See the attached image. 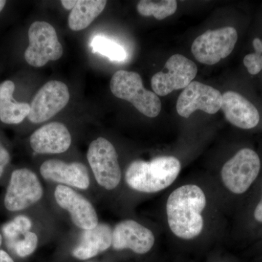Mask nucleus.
<instances>
[{
  "instance_id": "nucleus-24",
  "label": "nucleus",
  "mask_w": 262,
  "mask_h": 262,
  "mask_svg": "<svg viewBox=\"0 0 262 262\" xmlns=\"http://www.w3.org/2000/svg\"><path fill=\"white\" fill-rule=\"evenodd\" d=\"M13 222L20 234L24 235L32 229V221L26 215H19L15 217Z\"/></svg>"
},
{
  "instance_id": "nucleus-22",
  "label": "nucleus",
  "mask_w": 262,
  "mask_h": 262,
  "mask_svg": "<svg viewBox=\"0 0 262 262\" xmlns=\"http://www.w3.org/2000/svg\"><path fill=\"white\" fill-rule=\"evenodd\" d=\"M255 53L246 55L244 59L245 67L251 75H257L262 70V40L255 38L253 41Z\"/></svg>"
},
{
  "instance_id": "nucleus-21",
  "label": "nucleus",
  "mask_w": 262,
  "mask_h": 262,
  "mask_svg": "<svg viewBox=\"0 0 262 262\" xmlns=\"http://www.w3.org/2000/svg\"><path fill=\"white\" fill-rule=\"evenodd\" d=\"M91 47L94 53L107 57L113 61H122L127 58L126 51L122 46L103 36L95 37L91 42Z\"/></svg>"
},
{
  "instance_id": "nucleus-12",
  "label": "nucleus",
  "mask_w": 262,
  "mask_h": 262,
  "mask_svg": "<svg viewBox=\"0 0 262 262\" xmlns=\"http://www.w3.org/2000/svg\"><path fill=\"white\" fill-rule=\"evenodd\" d=\"M222 101V95L220 91L198 81H192L179 96L177 113L184 118H189L196 110L213 115L220 111Z\"/></svg>"
},
{
  "instance_id": "nucleus-16",
  "label": "nucleus",
  "mask_w": 262,
  "mask_h": 262,
  "mask_svg": "<svg viewBox=\"0 0 262 262\" xmlns=\"http://www.w3.org/2000/svg\"><path fill=\"white\" fill-rule=\"evenodd\" d=\"M221 108L227 121L239 128L252 129L257 126L260 121L259 113L256 106L234 91H227L222 95Z\"/></svg>"
},
{
  "instance_id": "nucleus-2",
  "label": "nucleus",
  "mask_w": 262,
  "mask_h": 262,
  "mask_svg": "<svg viewBox=\"0 0 262 262\" xmlns=\"http://www.w3.org/2000/svg\"><path fill=\"white\" fill-rule=\"evenodd\" d=\"M182 163L175 156L162 155L150 161L136 160L125 170L127 187L142 194H157L171 187L182 171Z\"/></svg>"
},
{
  "instance_id": "nucleus-18",
  "label": "nucleus",
  "mask_w": 262,
  "mask_h": 262,
  "mask_svg": "<svg viewBox=\"0 0 262 262\" xmlns=\"http://www.w3.org/2000/svg\"><path fill=\"white\" fill-rule=\"evenodd\" d=\"M15 84L5 80L0 83V121L8 125H17L28 117L30 105L18 102L13 98Z\"/></svg>"
},
{
  "instance_id": "nucleus-29",
  "label": "nucleus",
  "mask_w": 262,
  "mask_h": 262,
  "mask_svg": "<svg viewBox=\"0 0 262 262\" xmlns=\"http://www.w3.org/2000/svg\"><path fill=\"white\" fill-rule=\"evenodd\" d=\"M0 262H14V260L4 250L0 249Z\"/></svg>"
},
{
  "instance_id": "nucleus-1",
  "label": "nucleus",
  "mask_w": 262,
  "mask_h": 262,
  "mask_svg": "<svg viewBox=\"0 0 262 262\" xmlns=\"http://www.w3.org/2000/svg\"><path fill=\"white\" fill-rule=\"evenodd\" d=\"M211 190L201 182L191 181L168 193L164 204V220L173 238L192 243L209 233L218 202V195Z\"/></svg>"
},
{
  "instance_id": "nucleus-7",
  "label": "nucleus",
  "mask_w": 262,
  "mask_h": 262,
  "mask_svg": "<svg viewBox=\"0 0 262 262\" xmlns=\"http://www.w3.org/2000/svg\"><path fill=\"white\" fill-rule=\"evenodd\" d=\"M44 190L37 174L28 168H19L11 174L4 198L10 212L24 211L42 199Z\"/></svg>"
},
{
  "instance_id": "nucleus-6",
  "label": "nucleus",
  "mask_w": 262,
  "mask_h": 262,
  "mask_svg": "<svg viewBox=\"0 0 262 262\" xmlns=\"http://www.w3.org/2000/svg\"><path fill=\"white\" fill-rule=\"evenodd\" d=\"M29 46L24 53L26 61L34 67H42L59 59L63 53L56 29L46 21H35L29 29Z\"/></svg>"
},
{
  "instance_id": "nucleus-26",
  "label": "nucleus",
  "mask_w": 262,
  "mask_h": 262,
  "mask_svg": "<svg viewBox=\"0 0 262 262\" xmlns=\"http://www.w3.org/2000/svg\"><path fill=\"white\" fill-rule=\"evenodd\" d=\"M252 217L253 222L256 225H262V184L261 187V194L259 199L253 208Z\"/></svg>"
},
{
  "instance_id": "nucleus-10",
  "label": "nucleus",
  "mask_w": 262,
  "mask_h": 262,
  "mask_svg": "<svg viewBox=\"0 0 262 262\" xmlns=\"http://www.w3.org/2000/svg\"><path fill=\"white\" fill-rule=\"evenodd\" d=\"M70 98L67 84L61 81H49L33 98L27 117L29 121L37 124L47 121L67 106Z\"/></svg>"
},
{
  "instance_id": "nucleus-25",
  "label": "nucleus",
  "mask_w": 262,
  "mask_h": 262,
  "mask_svg": "<svg viewBox=\"0 0 262 262\" xmlns=\"http://www.w3.org/2000/svg\"><path fill=\"white\" fill-rule=\"evenodd\" d=\"M10 161L9 151L0 142V177L4 173L5 169Z\"/></svg>"
},
{
  "instance_id": "nucleus-30",
  "label": "nucleus",
  "mask_w": 262,
  "mask_h": 262,
  "mask_svg": "<svg viewBox=\"0 0 262 262\" xmlns=\"http://www.w3.org/2000/svg\"><path fill=\"white\" fill-rule=\"evenodd\" d=\"M5 5H6V1H4V0H0V13L3 11V10L4 9Z\"/></svg>"
},
{
  "instance_id": "nucleus-5",
  "label": "nucleus",
  "mask_w": 262,
  "mask_h": 262,
  "mask_svg": "<svg viewBox=\"0 0 262 262\" xmlns=\"http://www.w3.org/2000/svg\"><path fill=\"white\" fill-rule=\"evenodd\" d=\"M87 159L95 180L106 190L117 189L121 183L122 173L118 155L113 144L103 137H98L90 144Z\"/></svg>"
},
{
  "instance_id": "nucleus-28",
  "label": "nucleus",
  "mask_w": 262,
  "mask_h": 262,
  "mask_svg": "<svg viewBox=\"0 0 262 262\" xmlns=\"http://www.w3.org/2000/svg\"><path fill=\"white\" fill-rule=\"evenodd\" d=\"M61 3L66 10H72L75 8L77 0H62Z\"/></svg>"
},
{
  "instance_id": "nucleus-31",
  "label": "nucleus",
  "mask_w": 262,
  "mask_h": 262,
  "mask_svg": "<svg viewBox=\"0 0 262 262\" xmlns=\"http://www.w3.org/2000/svg\"><path fill=\"white\" fill-rule=\"evenodd\" d=\"M2 244H3V235L0 234V247H1Z\"/></svg>"
},
{
  "instance_id": "nucleus-27",
  "label": "nucleus",
  "mask_w": 262,
  "mask_h": 262,
  "mask_svg": "<svg viewBox=\"0 0 262 262\" xmlns=\"http://www.w3.org/2000/svg\"><path fill=\"white\" fill-rule=\"evenodd\" d=\"M3 231L5 237H8V238L13 239L15 238V237H18V235H20L13 221L7 223L6 225L3 227Z\"/></svg>"
},
{
  "instance_id": "nucleus-8",
  "label": "nucleus",
  "mask_w": 262,
  "mask_h": 262,
  "mask_svg": "<svg viewBox=\"0 0 262 262\" xmlns=\"http://www.w3.org/2000/svg\"><path fill=\"white\" fill-rule=\"evenodd\" d=\"M237 38V31L233 27L207 31L193 42V55L200 63L215 64L233 51Z\"/></svg>"
},
{
  "instance_id": "nucleus-19",
  "label": "nucleus",
  "mask_w": 262,
  "mask_h": 262,
  "mask_svg": "<svg viewBox=\"0 0 262 262\" xmlns=\"http://www.w3.org/2000/svg\"><path fill=\"white\" fill-rule=\"evenodd\" d=\"M106 3L104 0H78L69 15V27L73 31L87 28L102 13Z\"/></svg>"
},
{
  "instance_id": "nucleus-3",
  "label": "nucleus",
  "mask_w": 262,
  "mask_h": 262,
  "mask_svg": "<svg viewBox=\"0 0 262 262\" xmlns=\"http://www.w3.org/2000/svg\"><path fill=\"white\" fill-rule=\"evenodd\" d=\"M261 168V160L254 150L239 149L221 168L219 189L229 196L244 195L257 180Z\"/></svg>"
},
{
  "instance_id": "nucleus-23",
  "label": "nucleus",
  "mask_w": 262,
  "mask_h": 262,
  "mask_svg": "<svg viewBox=\"0 0 262 262\" xmlns=\"http://www.w3.org/2000/svg\"><path fill=\"white\" fill-rule=\"evenodd\" d=\"M39 239L34 232H27L24 238L20 239L15 245V252L19 257L25 258L32 255L37 249Z\"/></svg>"
},
{
  "instance_id": "nucleus-20",
  "label": "nucleus",
  "mask_w": 262,
  "mask_h": 262,
  "mask_svg": "<svg viewBox=\"0 0 262 262\" xmlns=\"http://www.w3.org/2000/svg\"><path fill=\"white\" fill-rule=\"evenodd\" d=\"M177 10V2L175 0L149 1L141 0L137 5V10L143 16H154L161 20L174 14Z\"/></svg>"
},
{
  "instance_id": "nucleus-9",
  "label": "nucleus",
  "mask_w": 262,
  "mask_h": 262,
  "mask_svg": "<svg viewBox=\"0 0 262 262\" xmlns=\"http://www.w3.org/2000/svg\"><path fill=\"white\" fill-rule=\"evenodd\" d=\"M166 72L155 74L151 78V88L155 94L165 96L173 91L185 89L198 74V67L189 58L180 54L170 57L165 65Z\"/></svg>"
},
{
  "instance_id": "nucleus-15",
  "label": "nucleus",
  "mask_w": 262,
  "mask_h": 262,
  "mask_svg": "<svg viewBox=\"0 0 262 262\" xmlns=\"http://www.w3.org/2000/svg\"><path fill=\"white\" fill-rule=\"evenodd\" d=\"M29 142L33 151L37 154H61L70 149L72 136L63 124L53 122L34 131Z\"/></svg>"
},
{
  "instance_id": "nucleus-17",
  "label": "nucleus",
  "mask_w": 262,
  "mask_h": 262,
  "mask_svg": "<svg viewBox=\"0 0 262 262\" xmlns=\"http://www.w3.org/2000/svg\"><path fill=\"white\" fill-rule=\"evenodd\" d=\"M113 244V229L107 225L98 224L91 230L84 231L78 246L72 251L74 257L88 260L107 251Z\"/></svg>"
},
{
  "instance_id": "nucleus-4",
  "label": "nucleus",
  "mask_w": 262,
  "mask_h": 262,
  "mask_svg": "<svg viewBox=\"0 0 262 262\" xmlns=\"http://www.w3.org/2000/svg\"><path fill=\"white\" fill-rule=\"evenodd\" d=\"M110 89L114 96L132 103L146 117L153 118L161 111V101L158 95L144 89L142 79L136 72L117 71L110 81Z\"/></svg>"
},
{
  "instance_id": "nucleus-11",
  "label": "nucleus",
  "mask_w": 262,
  "mask_h": 262,
  "mask_svg": "<svg viewBox=\"0 0 262 262\" xmlns=\"http://www.w3.org/2000/svg\"><path fill=\"white\" fill-rule=\"evenodd\" d=\"M156 243V236L149 227L134 220L118 222L113 229V244L115 251L129 250L136 254L149 253Z\"/></svg>"
},
{
  "instance_id": "nucleus-14",
  "label": "nucleus",
  "mask_w": 262,
  "mask_h": 262,
  "mask_svg": "<svg viewBox=\"0 0 262 262\" xmlns=\"http://www.w3.org/2000/svg\"><path fill=\"white\" fill-rule=\"evenodd\" d=\"M39 172L46 180L71 188L85 190L91 184L88 168L78 162L67 163L59 160H47L41 165Z\"/></svg>"
},
{
  "instance_id": "nucleus-13",
  "label": "nucleus",
  "mask_w": 262,
  "mask_h": 262,
  "mask_svg": "<svg viewBox=\"0 0 262 262\" xmlns=\"http://www.w3.org/2000/svg\"><path fill=\"white\" fill-rule=\"evenodd\" d=\"M54 198L57 204L70 213L71 220L79 229L91 230L98 225L97 212L92 203L72 188L56 186Z\"/></svg>"
}]
</instances>
